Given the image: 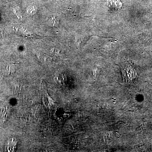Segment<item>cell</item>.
Segmentation results:
<instances>
[{"label":"cell","mask_w":152,"mask_h":152,"mask_svg":"<svg viewBox=\"0 0 152 152\" xmlns=\"http://www.w3.org/2000/svg\"><path fill=\"white\" fill-rule=\"evenodd\" d=\"M122 74L124 81L128 83L133 82L137 77V71L130 60H128L123 66Z\"/></svg>","instance_id":"obj_1"},{"label":"cell","mask_w":152,"mask_h":152,"mask_svg":"<svg viewBox=\"0 0 152 152\" xmlns=\"http://www.w3.org/2000/svg\"><path fill=\"white\" fill-rule=\"evenodd\" d=\"M107 4L112 9H119L122 6V3L119 0H108Z\"/></svg>","instance_id":"obj_2"},{"label":"cell","mask_w":152,"mask_h":152,"mask_svg":"<svg viewBox=\"0 0 152 152\" xmlns=\"http://www.w3.org/2000/svg\"><path fill=\"white\" fill-rule=\"evenodd\" d=\"M47 22L48 24H49L50 26L55 27L58 26L59 20L58 17H55V16L52 15L48 18Z\"/></svg>","instance_id":"obj_3"},{"label":"cell","mask_w":152,"mask_h":152,"mask_svg":"<svg viewBox=\"0 0 152 152\" xmlns=\"http://www.w3.org/2000/svg\"><path fill=\"white\" fill-rule=\"evenodd\" d=\"M16 142L14 139L9 141L8 143V146H8L7 149H8V151H14L16 148Z\"/></svg>","instance_id":"obj_4"}]
</instances>
